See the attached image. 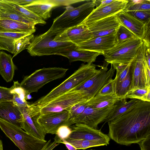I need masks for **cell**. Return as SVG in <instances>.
Returning a JSON list of instances; mask_svg holds the SVG:
<instances>
[{"label": "cell", "mask_w": 150, "mask_h": 150, "mask_svg": "<svg viewBox=\"0 0 150 150\" xmlns=\"http://www.w3.org/2000/svg\"><path fill=\"white\" fill-rule=\"evenodd\" d=\"M138 38L133 33L122 24L120 25L116 33V44L132 38Z\"/></svg>", "instance_id": "35"}, {"label": "cell", "mask_w": 150, "mask_h": 150, "mask_svg": "<svg viewBox=\"0 0 150 150\" xmlns=\"http://www.w3.org/2000/svg\"><path fill=\"white\" fill-rule=\"evenodd\" d=\"M114 105L102 109H95L88 105L81 115L73 122V125L81 124L97 129L99 124L104 122Z\"/></svg>", "instance_id": "12"}, {"label": "cell", "mask_w": 150, "mask_h": 150, "mask_svg": "<svg viewBox=\"0 0 150 150\" xmlns=\"http://www.w3.org/2000/svg\"><path fill=\"white\" fill-rule=\"evenodd\" d=\"M60 143H57L54 141L51 142V139H50L47 142L41 150H53Z\"/></svg>", "instance_id": "47"}, {"label": "cell", "mask_w": 150, "mask_h": 150, "mask_svg": "<svg viewBox=\"0 0 150 150\" xmlns=\"http://www.w3.org/2000/svg\"><path fill=\"white\" fill-rule=\"evenodd\" d=\"M2 8L0 10V19H9L33 26L38 23L25 16L11 6L6 0H0Z\"/></svg>", "instance_id": "22"}, {"label": "cell", "mask_w": 150, "mask_h": 150, "mask_svg": "<svg viewBox=\"0 0 150 150\" xmlns=\"http://www.w3.org/2000/svg\"><path fill=\"white\" fill-rule=\"evenodd\" d=\"M2 8V6H1V4L0 3V10Z\"/></svg>", "instance_id": "54"}, {"label": "cell", "mask_w": 150, "mask_h": 150, "mask_svg": "<svg viewBox=\"0 0 150 150\" xmlns=\"http://www.w3.org/2000/svg\"><path fill=\"white\" fill-rule=\"evenodd\" d=\"M131 63H129L126 67L118 75L115 76L113 79L115 87L123 81L126 77L130 69Z\"/></svg>", "instance_id": "42"}, {"label": "cell", "mask_w": 150, "mask_h": 150, "mask_svg": "<svg viewBox=\"0 0 150 150\" xmlns=\"http://www.w3.org/2000/svg\"><path fill=\"white\" fill-rule=\"evenodd\" d=\"M127 12L145 24L150 22V11H130Z\"/></svg>", "instance_id": "38"}, {"label": "cell", "mask_w": 150, "mask_h": 150, "mask_svg": "<svg viewBox=\"0 0 150 150\" xmlns=\"http://www.w3.org/2000/svg\"><path fill=\"white\" fill-rule=\"evenodd\" d=\"M89 100L76 103L69 108L67 110L69 112V119L65 125L69 127L73 125V122L88 106Z\"/></svg>", "instance_id": "30"}, {"label": "cell", "mask_w": 150, "mask_h": 150, "mask_svg": "<svg viewBox=\"0 0 150 150\" xmlns=\"http://www.w3.org/2000/svg\"><path fill=\"white\" fill-rule=\"evenodd\" d=\"M115 94L113 79H112L99 91L97 96H105Z\"/></svg>", "instance_id": "40"}, {"label": "cell", "mask_w": 150, "mask_h": 150, "mask_svg": "<svg viewBox=\"0 0 150 150\" xmlns=\"http://www.w3.org/2000/svg\"><path fill=\"white\" fill-rule=\"evenodd\" d=\"M120 98L115 94L105 96L96 95L88 101V106L95 109H102L112 106Z\"/></svg>", "instance_id": "27"}, {"label": "cell", "mask_w": 150, "mask_h": 150, "mask_svg": "<svg viewBox=\"0 0 150 150\" xmlns=\"http://www.w3.org/2000/svg\"><path fill=\"white\" fill-rule=\"evenodd\" d=\"M12 101L19 108H24L28 107L29 104L27 101H24L21 99L18 95L13 94V98Z\"/></svg>", "instance_id": "43"}, {"label": "cell", "mask_w": 150, "mask_h": 150, "mask_svg": "<svg viewBox=\"0 0 150 150\" xmlns=\"http://www.w3.org/2000/svg\"><path fill=\"white\" fill-rule=\"evenodd\" d=\"M150 22L145 24V29L144 37L142 40L146 48H150Z\"/></svg>", "instance_id": "44"}, {"label": "cell", "mask_w": 150, "mask_h": 150, "mask_svg": "<svg viewBox=\"0 0 150 150\" xmlns=\"http://www.w3.org/2000/svg\"><path fill=\"white\" fill-rule=\"evenodd\" d=\"M142 43V40L136 38L116 44L103 55L105 61L111 64H128L135 57Z\"/></svg>", "instance_id": "7"}, {"label": "cell", "mask_w": 150, "mask_h": 150, "mask_svg": "<svg viewBox=\"0 0 150 150\" xmlns=\"http://www.w3.org/2000/svg\"><path fill=\"white\" fill-rule=\"evenodd\" d=\"M92 38L91 33L87 27L80 24L57 35L54 40L60 42H70L77 46Z\"/></svg>", "instance_id": "17"}, {"label": "cell", "mask_w": 150, "mask_h": 150, "mask_svg": "<svg viewBox=\"0 0 150 150\" xmlns=\"http://www.w3.org/2000/svg\"><path fill=\"white\" fill-rule=\"evenodd\" d=\"M116 33L92 38L76 46V49L100 53L103 55L116 44Z\"/></svg>", "instance_id": "15"}, {"label": "cell", "mask_w": 150, "mask_h": 150, "mask_svg": "<svg viewBox=\"0 0 150 150\" xmlns=\"http://www.w3.org/2000/svg\"><path fill=\"white\" fill-rule=\"evenodd\" d=\"M69 117V111L66 110L56 113L39 115L37 121L47 134H55L61 126L65 125Z\"/></svg>", "instance_id": "13"}, {"label": "cell", "mask_w": 150, "mask_h": 150, "mask_svg": "<svg viewBox=\"0 0 150 150\" xmlns=\"http://www.w3.org/2000/svg\"><path fill=\"white\" fill-rule=\"evenodd\" d=\"M145 58L148 65L150 68V48H146L145 54Z\"/></svg>", "instance_id": "50"}, {"label": "cell", "mask_w": 150, "mask_h": 150, "mask_svg": "<svg viewBox=\"0 0 150 150\" xmlns=\"http://www.w3.org/2000/svg\"><path fill=\"white\" fill-rule=\"evenodd\" d=\"M88 100L80 91L71 90L42 106L39 107L35 105L40 114H46L67 111L73 105Z\"/></svg>", "instance_id": "9"}, {"label": "cell", "mask_w": 150, "mask_h": 150, "mask_svg": "<svg viewBox=\"0 0 150 150\" xmlns=\"http://www.w3.org/2000/svg\"><path fill=\"white\" fill-rule=\"evenodd\" d=\"M146 47L143 42L134 59L131 63L130 70L132 76L130 91L143 89L148 87L144 59Z\"/></svg>", "instance_id": "10"}, {"label": "cell", "mask_w": 150, "mask_h": 150, "mask_svg": "<svg viewBox=\"0 0 150 150\" xmlns=\"http://www.w3.org/2000/svg\"><path fill=\"white\" fill-rule=\"evenodd\" d=\"M8 1L20 6L29 4L36 0H7Z\"/></svg>", "instance_id": "46"}, {"label": "cell", "mask_w": 150, "mask_h": 150, "mask_svg": "<svg viewBox=\"0 0 150 150\" xmlns=\"http://www.w3.org/2000/svg\"><path fill=\"white\" fill-rule=\"evenodd\" d=\"M33 34H29L17 40L15 42L13 58L23 50L27 49L34 38Z\"/></svg>", "instance_id": "33"}, {"label": "cell", "mask_w": 150, "mask_h": 150, "mask_svg": "<svg viewBox=\"0 0 150 150\" xmlns=\"http://www.w3.org/2000/svg\"><path fill=\"white\" fill-rule=\"evenodd\" d=\"M36 31L32 25L9 19H0V32L33 34Z\"/></svg>", "instance_id": "23"}, {"label": "cell", "mask_w": 150, "mask_h": 150, "mask_svg": "<svg viewBox=\"0 0 150 150\" xmlns=\"http://www.w3.org/2000/svg\"><path fill=\"white\" fill-rule=\"evenodd\" d=\"M0 128L20 150H41L47 142L29 134L20 127L1 119Z\"/></svg>", "instance_id": "5"}, {"label": "cell", "mask_w": 150, "mask_h": 150, "mask_svg": "<svg viewBox=\"0 0 150 150\" xmlns=\"http://www.w3.org/2000/svg\"><path fill=\"white\" fill-rule=\"evenodd\" d=\"M120 25L115 15L85 25L91 33L92 38H94L115 34Z\"/></svg>", "instance_id": "11"}, {"label": "cell", "mask_w": 150, "mask_h": 150, "mask_svg": "<svg viewBox=\"0 0 150 150\" xmlns=\"http://www.w3.org/2000/svg\"><path fill=\"white\" fill-rule=\"evenodd\" d=\"M93 64H82L79 68L66 79L53 89L45 96L34 103L40 107L47 104L60 95L83 84L98 71Z\"/></svg>", "instance_id": "3"}, {"label": "cell", "mask_w": 150, "mask_h": 150, "mask_svg": "<svg viewBox=\"0 0 150 150\" xmlns=\"http://www.w3.org/2000/svg\"><path fill=\"white\" fill-rule=\"evenodd\" d=\"M29 34L0 32V51L1 50H4L13 54L16 41Z\"/></svg>", "instance_id": "28"}, {"label": "cell", "mask_w": 150, "mask_h": 150, "mask_svg": "<svg viewBox=\"0 0 150 150\" xmlns=\"http://www.w3.org/2000/svg\"><path fill=\"white\" fill-rule=\"evenodd\" d=\"M71 132L69 127L63 125L59 127L57 131L54 139L56 142L62 143V141L69 138Z\"/></svg>", "instance_id": "37"}, {"label": "cell", "mask_w": 150, "mask_h": 150, "mask_svg": "<svg viewBox=\"0 0 150 150\" xmlns=\"http://www.w3.org/2000/svg\"><path fill=\"white\" fill-rule=\"evenodd\" d=\"M64 140L71 144L77 149H85L93 147L107 146L109 144L106 142L102 141H91L69 138H68Z\"/></svg>", "instance_id": "29"}, {"label": "cell", "mask_w": 150, "mask_h": 150, "mask_svg": "<svg viewBox=\"0 0 150 150\" xmlns=\"http://www.w3.org/2000/svg\"><path fill=\"white\" fill-rule=\"evenodd\" d=\"M62 143L64 144L67 148L69 150H77L75 147L71 144L67 142L65 140H63Z\"/></svg>", "instance_id": "51"}, {"label": "cell", "mask_w": 150, "mask_h": 150, "mask_svg": "<svg viewBox=\"0 0 150 150\" xmlns=\"http://www.w3.org/2000/svg\"><path fill=\"white\" fill-rule=\"evenodd\" d=\"M11 56L0 51V74L6 82H11L14 76L17 67L13 63Z\"/></svg>", "instance_id": "24"}, {"label": "cell", "mask_w": 150, "mask_h": 150, "mask_svg": "<svg viewBox=\"0 0 150 150\" xmlns=\"http://www.w3.org/2000/svg\"><path fill=\"white\" fill-rule=\"evenodd\" d=\"M126 99H135L144 101L150 102V87L136 89L129 91L126 95Z\"/></svg>", "instance_id": "34"}, {"label": "cell", "mask_w": 150, "mask_h": 150, "mask_svg": "<svg viewBox=\"0 0 150 150\" xmlns=\"http://www.w3.org/2000/svg\"><path fill=\"white\" fill-rule=\"evenodd\" d=\"M128 0H117L104 6L95 8L81 24L86 25L109 16L115 15L125 9Z\"/></svg>", "instance_id": "14"}, {"label": "cell", "mask_w": 150, "mask_h": 150, "mask_svg": "<svg viewBox=\"0 0 150 150\" xmlns=\"http://www.w3.org/2000/svg\"><path fill=\"white\" fill-rule=\"evenodd\" d=\"M54 37L47 31L34 37L27 48L32 56H42L51 55L63 56L75 49L76 45L70 42H60L54 40Z\"/></svg>", "instance_id": "4"}, {"label": "cell", "mask_w": 150, "mask_h": 150, "mask_svg": "<svg viewBox=\"0 0 150 150\" xmlns=\"http://www.w3.org/2000/svg\"><path fill=\"white\" fill-rule=\"evenodd\" d=\"M10 89L11 93L17 94L23 100L27 101L25 100V98L28 93L21 86L18 81H13V84Z\"/></svg>", "instance_id": "39"}, {"label": "cell", "mask_w": 150, "mask_h": 150, "mask_svg": "<svg viewBox=\"0 0 150 150\" xmlns=\"http://www.w3.org/2000/svg\"><path fill=\"white\" fill-rule=\"evenodd\" d=\"M0 150H3V144L2 141L0 139Z\"/></svg>", "instance_id": "53"}, {"label": "cell", "mask_w": 150, "mask_h": 150, "mask_svg": "<svg viewBox=\"0 0 150 150\" xmlns=\"http://www.w3.org/2000/svg\"><path fill=\"white\" fill-rule=\"evenodd\" d=\"M68 69L62 67H44L25 76L20 83L27 93L37 92L47 83L64 77Z\"/></svg>", "instance_id": "6"}, {"label": "cell", "mask_w": 150, "mask_h": 150, "mask_svg": "<svg viewBox=\"0 0 150 150\" xmlns=\"http://www.w3.org/2000/svg\"><path fill=\"white\" fill-rule=\"evenodd\" d=\"M7 2L12 7L19 11L23 15L28 18L32 19L36 22L38 24H45L46 22L39 18L31 11L24 8L23 7L17 5L6 0Z\"/></svg>", "instance_id": "36"}, {"label": "cell", "mask_w": 150, "mask_h": 150, "mask_svg": "<svg viewBox=\"0 0 150 150\" xmlns=\"http://www.w3.org/2000/svg\"><path fill=\"white\" fill-rule=\"evenodd\" d=\"M132 82V76L130 69L125 79L115 87V94L120 98H125L130 91Z\"/></svg>", "instance_id": "32"}, {"label": "cell", "mask_w": 150, "mask_h": 150, "mask_svg": "<svg viewBox=\"0 0 150 150\" xmlns=\"http://www.w3.org/2000/svg\"><path fill=\"white\" fill-rule=\"evenodd\" d=\"M138 100L133 99L127 101L124 98H120L115 103L113 108L104 120V124L115 119L132 108Z\"/></svg>", "instance_id": "26"}, {"label": "cell", "mask_w": 150, "mask_h": 150, "mask_svg": "<svg viewBox=\"0 0 150 150\" xmlns=\"http://www.w3.org/2000/svg\"><path fill=\"white\" fill-rule=\"evenodd\" d=\"M13 94L11 93L10 88L0 86V103L11 101Z\"/></svg>", "instance_id": "41"}, {"label": "cell", "mask_w": 150, "mask_h": 150, "mask_svg": "<svg viewBox=\"0 0 150 150\" xmlns=\"http://www.w3.org/2000/svg\"><path fill=\"white\" fill-rule=\"evenodd\" d=\"M96 0H87L76 7L68 6L60 16L55 18L47 31L54 37L69 28L80 24L95 8Z\"/></svg>", "instance_id": "2"}, {"label": "cell", "mask_w": 150, "mask_h": 150, "mask_svg": "<svg viewBox=\"0 0 150 150\" xmlns=\"http://www.w3.org/2000/svg\"><path fill=\"white\" fill-rule=\"evenodd\" d=\"M95 150V149H89V150Z\"/></svg>", "instance_id": "55"}, {"label": "cell", "mask_w": 150, "mask_h": 150, "mask_svg": "<svg viewBox=\"0 0 150 150\" xmlns=\"http://www.w3.org/2000/svg\"><path fill=\"white\" fill-rule=\"evenodd\" d=\"M32 98L31 96L30 95V94L28 93L27 94V95L25 97V100L26 101L27 100H30V99H32Z\"/></svg>", "instance_id": "52"}, {"label": "cell", "mask_w": 150, "mask_h": 150, "mask_svg": "<svg viewBox=\"0 0 150 150\" xmlns=\"http://www.w3.org/2000/svg\"><path fill=\"white\" fill-rule=\"evenodd\" d=\"M27 107L19 108L23 117L21 128L33 136L42 140H45L46 133L37 121L40 114L34 116L30 115L28 112Z\"/></svg>", "instance_id": "18"}, {"label": "cell", "mask_w": 150, "mask_h": 150, "mask_svg": "<svg viewBox=\"0 0 150 150\" xmlns=\"http://www.w3.org/2000/svg\"><path fill=\"white\" fill-rule=\"evenodd\" d=\"M102 54L100 53L88 50L76 49L68 52L63 56L68 59L70 63L81 61L91 64L95 62L97 57Z\"/></svg>", "instance_id": "25"}, {"label": "cell", "mask_w": 150, "mask_h": 150, "mask_svg": "<svg viewBox=\"0 0 150 150\" xmlns=\"http://www.w3.org/2000/svg\"><path fill=\"white\" fill-rule=\"evenodd\" d=\"M150 11V1L148 0L128 1L124 11Z\"/></svg>", "instance_id": "31"}, {"label": "cell", "mask_w": 150, "mask_h": 150, "mask_svg": "<svg viewBox=\"0 0 150 150\" xmlns=\"http://www.w3.org/2000/svg\"><path fill=\"white\" fill-rule=\"evenodd\" d=\"M111 64H112L113 67L116 71V76L118 75L124 70L128 64L120 63H115Z\"/></svg>", "instance_id": "48"}, {"label": "cell", "mask_w": 150, "mask_h": 150, "mask_svg": "<svg viewBox=\"0 0 150 150\" xmlns=\"http://www.w3.org/2000/svg\"><path fill=\"white\" fill-rule=\"evenodd\" d=\"M116 16L121 24L129 30L138 38L142 40L145 24L124 11Z\"/></svg>", "instance_id": "21"}, {"label": "cell", "mask_w": 150, "mask_h": 150, "mask_svg": "<svg viewBox=\"0 0 150 150\" xmlns=\"http://www.w3.org/2000/svg\"><path fill=\"white\" fill-rule=\"evenodd\" d=\"M71 132L68 138L89 141H99L109 143L110 138L108 135L98 130L80 123L69 126Z\"/></svg>", "instance_id": "16"}, {"label": "cell", "mask_w": 150, "mask_h": 150, "mask_svg": "<svg viewBox=\"0 0 150 150\" xmlns=\"http://www.w3.org/2000/svg\"><path fill=\"white\" fill-rule=\"evenodd\" d=\"M115 1V0H96V8L102 7L114 2Z\"/></svg>", "instance_id": "49"}, {"label": "cell", "mask_w": 150, "mask_h": 150, "mask_svg": "<svg viewBox=\"0 0 150 150\" xmlns=\"http://www.w3.org/2000/svg\"><path fill=\"white\" fill-rule=\"evenodd\" d=\"M108 63L104 61L103 65L100 66L98 71L83 84L72 90L81 92L89 100L95 96L100 90L112 79L115 69L112 64L108 70Z\"/></svg>", "instance_id": "8"}, {"label": "cell", "mask_w": 150, "mask_h": 150, "mask_svg": "<svg viewBox=\"0 0 150 150\" xmlns=\"http://www.w3.org/2000/svg\"><path fill=\"white\" fill-rule=\"evenodd\" d=\"M60 6L57 0H36L33 2L23 6L45 21L51 16L52 9Z\"/></svg>", "instance_id": "20"}, {"label": "cell", "mask_w": 150, "mask_h": 150, "mask_svg": "<svg viewBox=\"0 0 150 150\" xmlns=\"http://www.w3.org/2000/svg\"><path fill=\"white\" fill-rule=\"evenodd\" d=\"M108 122L110 139L122 145L138 144L150 134V102L138 100L132 108Z\"/></svg>", "instance_id": "1"}, {"label": "cell", "mask_w": 150, "mask_h": 150, "mask_svg": "<svg viewBox=\"0 0 150 150\" xmlns=\"http://www.w3.org/2000/svg\"><path fill=\"white\" fill-rule=\"evenodd\" d=\"M138 144L141 150H150V134L139 142Z\"/></svg>", "instance_id": "45"}, {"label": "cell", "mask_w": 150, "mask_h": 150, "mask_svg": "<svg viewBox=\"0 0 150 150\" xmlns=\"http://www.w3.org/2000/svg\"><path fill=\"white\" fill-rule=\"evenodd\" d=\"M0 119L21 127L23 121L21 110L11 101L0 103Z\"/></svg>", "instance_id": "19"}]
</instances>
